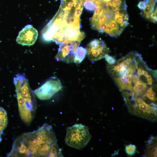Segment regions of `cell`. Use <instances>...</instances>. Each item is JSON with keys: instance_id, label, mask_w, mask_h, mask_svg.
<instances>
[{"instance_id": "9c48e42d", "label": "cell", "mask_w": 157, "mask_h": 157, "mask_svg": "<svg viewBox=\"0 0 157 157\" xmlns=\"http://www.w3.org/2000/svg\"><path fill=\"white\" fill-rule=\"evenodd\" d=\"M80 42H76L72 44L59 45L58 52L55 57L56 60L68 63L73 62L76 50Z\"/></svg>"}, {"instance_id": "ffe728a7", "label": "cell", "mask_w": 157, "mask_h": 157, "mask_svg": "<svg viewBox=\"0 0 157 157\" xmlns=\"http://www.w3.org/2000/svg\"><path fill=\"white\" fill-rule=\"evenodd\" d=\"M83 6L88 10L94 11L96 8V6L91 0H85Z\"/></svg>"}, {"instance_id": "7402d4cb", "label": "cell", "mask_w": 157, "mask_h": 157, "mask_svg": "<svg viewBox=\"0 0 157 157\" xmlns=\"http://www.w3.org/2000/svg\"><path fill=\"white\" fill-rule=\"evenodd\" d=\"M149 20L154 23L157 22V9L155 10L151 14Z\"/></svg>"}, {"instance_id": "277c9868", "label": "cell", "mask_w": 157, "mask_h": 157, "mask_svg": "<svg viewBox=\"0 0 157 157\" xmlns=\"http://www.w3.org/2000/svg\"><path fill=\"white\" fill-rule=\"evenodd\" d=\"M13 81L20 117L25 124L29 125L34 119L37 109L35 97L24 74H17Z\"/></svg>"}, {"instance_id": "5b68a950", "label": "cell", "mask_w": 157, "mask_h": 157, "mask_svg": "<svg viewBox=\"0 0 157 157\" xmlns=\"http://www.w3.org/2000/svg\"><path fill=\"white\" fill-rule=\"evenodd\" d=\"M91 138L87 126L76 124L67 128L65 141L68 146L81 149L87 145Z\"/></svg>"}, {"instance_id": "8fae6325", "label": "cell", "mask_w": 157, "mask_h": 157, "mask_svg": "<svg viewBox=\"0 0 157 157\" xmlns=\"http://www.w3.org/2000/svg\"><path fill=\"white\" fill-rule=\"evenodd\" d=\"M113 18L117 24L124 30L128 25L129 16L126 9L117 10L114 13Z\"/></svg>"}, {"instance_id": "5bb4252c", "label": "cell", "mask_w": 157, "mask_h": 157, "mask_svg": "<svg viewBox=\"0 0 157 157\" xmlns=\"http://www.w3.org/2000/svg\"><path fill=\"white\" fill-rule=\"evenodd\" d=\"M146 6L140 13L143 17L149 20L151 13L156 9V0H145Z\"/></svg>"}, {"instance_id": "52a82bcc", "label": "cell", "mask_w": 157, "mask_h": 157, "mask_svg": "<svg viewBox=\"0 0 157 157\" xmlns=\"http://www.w3.org/2000/svg\"><path fill=\"white\" fill-rule=\"evenodd\" d=\"M62 88L60 80L56 77L52 76L41 86L34 90L33 92L39 99L48 100L60 90Z\"/></svg>"}, {"instance_id": "e0dca14e", "label": "cell", "mask_w": 157, "mask_h": 157, "mask_svg": "<svg viewBox=\"0 0 157 157\" xmlns=\"http://www.w3.org/2000/svg\"><path fill=\"white\" fill-rule=\"evenodd\" d=\"M86 53L87 50L85 48L82 46L78 47L76 51L74 62L77 64L81 63L85 58Z\"/></svg>"}, {"instance_id": "2e32d148", "label": "cell", "mask_w": 157, "mask_h": 157, "mask_svg": "<svg viewBox=\"0 0 157 157\" xmlns=\"http://www.w3.org/2000/svg\"><path fill=\"white\" fill-rule=\"evenodd\" d=\"M147 84L145 82L141 81L138 82L133 86V92L136 97H138L142 95L143 96L148 87Z\"/></svg>"}, {"instance_id": "d6986e66", "label": "cell", "mask_w": 157, "mask_h": 157, "mask_svg": "<svg viewBox=\"0 0 157 157\" xmlns=\"http://www.w3.org/2000/svg\"><path fill=\"white\" fill-rule=\"evenodd\" d=\"M147 97L150 100L155 101L156 100V93L152 89V87L149 88L143 96V97Z\"/></svg>"}, {"instance_id": "9a60e30c", "label": "cell", "mask_w": 157, "mask_h": 157, "mask_svg": "<svg viewBox=\"0 0 157 157\" xmlns=\"http://www.w3.org/2000/svg\"><path fill=\"white\" fill-rule=\"evenodd\" d=\"M8 123L7 112L3 108L0 107V142L2 140V134L7 127Z\"/></svg>"}, {"instance_id": "603a6c76", "label": "cell", "mask_w": 157, "mask_h": 157, "mask_svg": "<svg viewBox=\"0 0 157 157\" xmlns=\"http://www.w3.org/2000/svg\"><path fill=\"white\" fill-rule=\"evenodd\" d=\"M138 8L141 10H143L146 6V3L145 0L140 1L138 5Z\"/></svg>"}, {"instance_id": "44dd1931", "label": "cell", "mask_w": 157, "mask_h": 157, "mask_svg": "<svg viewBox=\"0 0 157 157\" xmlns=\"http://www.w3.org/2000/svg\"><path fill=\"white\" fill-rule=\"evenodd\" d=\"M104 57L108 63V64L110 65L114 64L116 61V59L114 57L109 55L108 53L105 55Z\"/></svg>"}, {"instance_id": "ba28073f", "label": "cell", "mask_w": 157, "mask_h": 157, "mask_svg": "<svg viewBox=\"0 0 157 157\" xmlns=\"http://www.w3.org/2000/svg\"><path fill=\"white\" fill-rule=\"evenodd\" d=\"M87 54L89 59L95 61L103 58L105 55L109 52L105 42L101 39H94L86 47Z\"/></svg>"}, {"instance_id": "7c38bea8", "label": "cell", "mask_w": 157, "mask_h": 157, "mask_svg": "<svg viewBox=\"0 0 157 157\" xmlns=\"http://www.w3.org/2000/svg\"><path fill=\"white\" fill-rule=\"evenodd\" d=\"M147 145L145 156H147L157 157L156 139L151 135L147 141Z\"/></svg>"}, {"instance_id": "4fadbf2b", "label": "cell", "mask_w": 157, "mask_h": 157, "mask_svg": "<svg viewBox=\"0 0 157 157\" xmlns=\"http://www.w3.org/2000/svg\"><path fill=\"white\" fill-rule=\"evenodd\" d=\"M106 8L114 13L116 11L123 9H126V0H112L106 5Z\"/></svg>"}, {"instance_id": "30bf717a", "label": "cell", "mask_w": 157, "mask_h": 157, "mask_svg": "<svg viewBox=\"0 0 157 157\" xmlns=\"http://www.w3.org/2000/svg\"><path fill=\"white\" fill-rule=\"evenodd\" d=\"M38 35L37 30L32 25H28L19 32L16 41L23 45H32L36 42Z\"/></svg>"}, {"instance_id": "3957f363", "label": "cell", "mask_w": 157, "mask_h": 157, "mask_svg": "<svg viewBox=\"0 0 157 157\" xmlns=\"http://www.w3.org/2000/svg\"><path fill=\"white\" fill-rule=\"evenodd\" d=\"M142 58L138 53L130 52L114 64L108 65V71L122 94L133 92L132 77L137 71Z\"/></svg>"}, {"instance_id": "8992f818", "label": "cell", "mask_w": 157, "mask_h": 157, "mask_svg": "<svg viewBox=\"0 0 157 157\" xmlns=\"http://www.w3.org/2000/svg\"><path fill=\"white\" fill-rule=\"evenodd\" d=\"M126 105L131 113L150 120H156L157 105L154 103L149 105L142 98L135 97Z\"/></svg>"}, {"instance_id": "ac0fdd59", "label": "cell", "mask_w": 157, "mask_h": 157, "mask_svg": "<svg viewBox=\"0 0 157 157\" xmlns=\"http://www.w3.org/2000/svg\"><path fill=\"white\" fill-rule=\"evenodd\" d=\"M125 151L129 156L134 155L137 151L136 147L135 144H129L125 146Z\"/></svg>"}, {"instance_id": "7a4b0ae2", "label": "cell", "mask_w": 157, "mask_h": 157, "mask_svg": "<svg viewBox=\"0 0 157 157\" xmlns=\"http://www.w3.org/2000/svg\"><path fill=\"white\" fill-rule=\"evenodd\" d=\"M7 157H62L52 126L44 124L37 130L24 133L14 141Z\"/></svg>"}, {"instance_id": "6da1fadb", "label": "cell", "mask_w": 157, "mask_h": 157, "mask_svg": "<svg viewBox=\"0 0 157 157\" xmlns=\"http://www.w3.org/2000/svg\"><path fill=\"white\" fill-rule=\"evenodd\" d=\"M83 7L81 0H61L58 11L45 28L44 39L59 45L81 42L85 37L80 30Z\"/></svg>"}]
</instances>
